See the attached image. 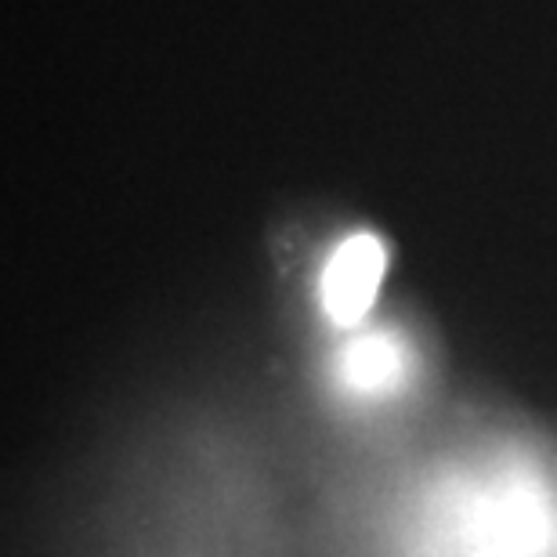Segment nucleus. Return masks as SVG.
Masks as SVG:
<instances>
[{"label":"nucleus","mask_w":557,"mask_h":557,"mask_svg":"<svg viewBox=\"0 0 557 557\" xmlns=\"http://www.w3.org/2000/svg\"><path fill=\"white\" fill-rule=\"evenodd\" d=\"M384 243L370 236V232L344 239L333 250L326 272H322V308H326V315L341 322V326L359 322L373 308V297L384 278Z\"/></svg>","instance_id":"f257e3e1"},{"label":"nucleus","mask_w":557,"mask_h":557,"mask_svg":"<svg viewBox=\"0 0 557 557\" xmlns=\"http://www.w3.org/2000/svg\"><path fill=\"white\" fill-rule=\"evenodd\" d=\"M344 376L359 392H384L398 376V348L387 337H370L355 344L344 359Z\"/></svg>","instance_id":"f03ea898"}]
</instances>
